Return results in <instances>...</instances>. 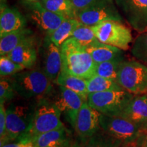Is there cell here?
Returning a JSON list of instances; mask_svg holds the SVG:
<instances>
[{
  "label": "cell",
  "instance_id": "obj_26",
  "mask_svg": "<svg viewBox=\"0 0 147 147\" xmlns=\"http://www.w3.org/2000/svg\"><path fill=\"white\" fill-rule=\"evenodd\" d=\"M123 60H112L96 63L95 75L117 81L119 67Z\"/></svg>",
  "mask_w": 147,
  "mask_h": 147
},
{
  "label": "cell",
  "instance_id": "obj_31",
  "mask_svg": "<svg viewBox=\"0 0 147 147\" xmlns=\"http://www.w3.org/2000/svg\"><path fill=\"white\" fill-rule=\"evenodd\" d=\"M0 137L1 142L6 136V108L5 103H0Z\"/></svg>",
  "mask_w": 147,
  "mask_h": 147
},
{
  "label": "cell",
  "instance_id": "obj_27",
  "mask_svg": "<svg viewBox=\"0 0 147 147\" xmlns=\"http://www.w3.org/2000/svg\"><path fill=\"white\" fill-rule=\"evenodd\" d=\"M71 38H74L84 47H89L97 40L93 30V27L82 23H80L74 31Z\"/></svg>",
  "mask_w": 147,
  "mask_h": 147
},
{
  "label": "cell",
  "instance_id": "obj_37",
  "mask_svg": "<svg viewBox=\"0 0 147 147\" xmlns=\"http://www.w3.org/2000/svg\"><path fill=\"white\" fill-rule=\"evenodd\" d=\"M146 93V94H147V90H146V93Z\"/></svg>",
  "mask_w": 147,
  "mask_h": 147
},
{
  "label": "cell",
  "instance_id": "obj_6",
  "mask_svg": "<svg viewBox=\"0 0 147 147\" xmlns=\"http://www.w3.org/2000/svg\"><path fill=\"white\" fill-rule=\"evenodd\" d=\"M117 82L132 94L145 93L147 90V66L135 61H122Z\"/></svg>",
  "mask_w": 147,
  "mask_h": 147
},
{
  "label": "cell",
  "instance_id": "obj_30",
  "mask_svg": "<svg viewBox=\"0 0 147 147\" xmlns=\"http://www.w3.org/2000/svg\"><path fill=\"white\" fill-rule=\"evenodd\" d=\"M16 94L11 78L1 77L0 80V103L12 100Z\"/></svg>",
  "mask_w": 147,
  "mask_h": 147
},
{
  "label": "cell",
  "instance_id": "obj_18",
  "mask_svg": "<svg viewBox=\"0 0 147 147\" xmlns=\"http://www.w3.org/2000/svg\"><path fill=\"white\" fill-rule=\"evenodd\" d=\"M26 21L15 8L1 6L0 14V37L25 27Z\"/></svg>",
  "mask_w": 147,
  "mask_h": 147
},
{
  "label": "cell",
  "instance_id": "obj_38",
  "mask_svg": "<svg viewBox=\"0 0 147 147\" xmlns=\"http://www.w3.org/2000/svg\"><path fill=\"white\" fill-rule=\"evenodd\" d=\"M34 147H35V146H34Z\"/></svg>",
  "mask_w": 147,
  "mask_h": 147
},
{
  "label": "cell",
  "instance_id": "obj_34",
  "mask_svg": "<svg viewBox=\"0 0 147 147\" xmlns=\"http://www.w3.org/2000/svg\"><path fill=\"white\" fill-rule=\"evenodd\" d=\"M21 1L24 3V4L28 5L35 3H42L44 0H21Z\"/></svg>",
  "mask_w": 147,
  "mask_h": 147
},
{
  "label": "cell",
  "instance_id": "obj_2",
  "mask_svg": "<svg viewBox=\"0 0 147 147\" xmlns=\"http://www.w3.org/2000/svg\"><path fill=\"white\" fill-rule=\"evenodd\" d=\"M62 70L64 72L86 80L95 75L96 63L86 47L69 38L61 46Z\"/></svg>",
  "mask_w": 147,
  "mask_h": 147
},
{
  "label": "cell",
  "instance_id": "obj_13",
  "mask_svg": "<svg viewBox=\"0 0 147 147\" xmlns=\"http://www.w3.org/2000/svg\"><path fill=\"white\" fill-rule=\"evenodd\" d=\"M28 7L29 17L41 30L51 34L61 24L65 17L47 10L41 3L26 5Z\"/></svg>",
  "mask_w": 147,
  "mask_h": 147
},
{
  "label": "cell",
  "instance_id": "obj_24",
  "mask_svg": "<svg viewBox=\"0 0 147 147\" xmlns=\"http://www.w3.org/2000/svg\"><path fill=\"white\" fill-rule=\"evenodd\" d=\"M41 3L47 10L65 18H75L76 10L71 0H44Z\"/></svg>",
  "mask_w": 147,
  "mask_h": 147
},
{
  "label": "cell",
  "instance_id": "obj_4",
  "mask_svg": "<svg viewBox=\"0 0 147 147\" xmlns=\"http://www.w3.org/2000/svg\"><path fill=\"white\" fill-rule=\"evenodd\" d=\"M61 113L54 102L42 98L37 103L34 120L30 130L21 140L31 142L35 137L63 126L61 120Z\"/></svg>",
  "mask_w": 147,
  "mask_h": 147
},
{
  "label": "cell",
  "instance_id": "obj_1",
  "mask_svg": "<svg viewBox=\"0 0 147 147\" xmlns=\"http://www.w3.org/2000/svg\"><path fill=\"white\" fill-rule=\"evenodd\" d=\"M38 102L24 99L9 104L6 108V136L1 146L12 140H21L32 127Z\"/></svg>",
  "mask_w": 147,
  "mask_h": 147
},
{
  "label": "cell",
  "instance_id": "obj_23",
  "mask_svg": "<svg viewBox=\"0 0 147 147\" xmlns=\"http://www.w3.org/2000/svg\"><path fill=\"white\" fill-rule=\"evenodd\" d=\"M82 147H121L123 143L100 129L91 137L83 139ZM124 145V144H123Z\"/></svg>",
  "mask_w": 147,
  "mask_h": 147
},
{
  "label": "cell",
  "instance_id": "obj_33",
  "mask_svg": "<svg viewBox=\"0 0 147 147\" xmlns=\"http://www.w3.org/2000/svg\"><path fill=\"white\" fill-rule=\"evenodd\" d=\"M1 147H34L32 142L25 141H17L14 143H6Z\"/></svg>",
  "mask_w": 147,
  "mask_h": 147
},
{
  "label": "cell",
  "instance_id": "obj_8",
  "mask_svg": "<svg viewBox=\"0 0 147 147\" xmlns=\"http://www.w3.org/2000/svg\"><path fill=\"white\" fill-rule=\"evenodd\" d=\"M97 39L102 43L126 51L132 41L130 29L121 21H106L93 26Z\"/></svg>",
  "mask_w": 147,
  "mask_h": 147
},
{
  "label": "cell",
  "instance_id": "obj_21",
  "mask_svg": "<svg viewBox=\"0 0 147 147\" xmlns=\"http://www.w3.org/2000/svg\"><path fill=\"white\" fill-rule=\"evenodd\" d=\"M56 84L74 91L84 100H87L89 92L87 89V80L86 79L69 75L61 71L57 80Z\"/></svg>",
  "mask_w": 147,
  "mask_h": 147
},
{
  "label": "cell",
  "instance_id": "obj_16",
  "mask_svg": "<svg viewBox=\"0 0 147 147\" xmlns=\"http://www.w3.org/2000/svg\"><path fill=\"white\" fill-rule=\"evenodd\" d=\"M31 142L35 147H71V132L65 126L42 134Z\"/></svg>",
  "mask_w": 147,
  "mask_h": 147
},
{
  "label": "cell",
  "instance_id": "obj_28",
  "mask_svg": "<svg viewBox=\"0 0 147 147\" xmlns=\"http://www.w3.org/2000/svg\"><path fill=\"white\" fill-rule=\"evenodd\" d=\"M131 53L136 59L147 66V30L141 32L134 42Z\"/></svg>",
  "mask_w": 147,
  "mask_h": 147
},
{
  "label": "cell",
  "instance_id": "obj_35",
  "mask_svg": "<svg viewBox=\"0 0 147 147\" xmlns=\"http://www.w3.org/2000/svg\"><path fill=\"white\" fill-rule=\"evenodd\" d=\"M141 147H147V136L145 137L144 140L143 141V144Z\"/></svg>",
  "mask_w": 147,
  "mask_h": 147
},
{
  "label": "cell",
  "instance_id": "obj_25",
  "mask_svg": "<svg viewBox=\"0 0 147 147\" xmlns=\"http://www.w3.org/2000/svg\"><path fill=\"white\" fill-rule=\"evenodd\" d=\"M87 89L89 94L92 93L123 89L115 80L94 75L87 80Z\"/></svg>",
  "mask_w": 147,
  "mask_h": 147
},
{
  "label": "cell",
  "instance_id": "obj_12",
  "mask_svg": "<svg viewBox=\"0 0 147 147\" xmlns=\"http://www.w3.org/2000/svg\"><path fill=\"white\" fill-rule=\"evenodd\" d=\"M42 70H43L53 83H56L62 70L61 48L55 45L48 35L44 40Z\"/></svg>",
  "mask_w": 147,
  "mask_h": 147
},
{
  "label": "cell",
  "instance_id": "obj_19",
  "mask_svg": "<svg viewBox=\"0 0 147 147\" xmlns=\"http://www.w3.org/2000/svg\"><path fill=\"white\" fill-rule=\"evenodd\" d=\"M86 49L96 63L112 60H123V50L102 43L98 40L86 47Z\"/></svg>",
  "mask_w": 147,
  "mask_h": 147
},
{
  "label": "cell",
  "instance_id": "obj_10",
  "mask_svg": "<svg viewBox=\"0 0 147 147\" xmlns=\"http://www.w3.org/2000/svg\"><path fill=\"white\" fill-rule=\"evenodd\" d=\"M102 114L92 108L87 101L79 110L75 123L74 129L82 139L91 137L100 130V121Z\"/></svg>",
  "mask_w": 147,
  "mask_h": 147
},
{
  "label": "cell",
  "instance_id": "obj_5",
  "mask_svg": "<svg viewBox=\"0 0 147 147\" xmlns=\"http://www.w3.org/2000/svg\"><path fill=\"white\" fill-rule=\"evenodd\" d=\"M134 97L125 89L113 90L89 93L87 102L101 114L111 117L121 115Z\"/></svg>",
  "mask_w": 147,
  "mask_h": 147
},
{
  "label": "cell",
  "instance_id": "obj_14",
  "mask_svg": "<svg viewBox=\"0 0 147 147\" xmlns=\"http://www.w3.org/2000/svg\"><path fill=\"white\" fill-rule=\"evenodd\" d=\"M133 27L143 32L147 30V0H117Z\"/></svg>",
  "mask_w": 147,
  "mask_h": 147
},
{
  "label": "cell",
  "instance_id": "obj_36",
  "mask_svg": "<svg viewBox=\"0 0 147 147\" xmlns=\"http://www.w3.org/2000/svg\"><path fill=\"white\" fill-rule=\"evenodd\" d=\"M121 147H137V146H134L133 144H125V145H123V146H121Z\"/></svg>",
  "mask_w": 147,
  "mask_h": 147
},
{
  "label": "cell",
  "instance_id": "obj_15",
  "mask_svg": "<svg viewBox=\"0 0 147 147\" xmlns=\"http://www.w3.org/2000/svg\"><path fill=\"white\" fill-rule=\"evenodd\" d=\"M25 69H30L34 67L38 57L36 39L33 36L27 38L19 45L6 55Z\"/></svg>",
  "mask_w": 147,
  "mask_h": 147
},
{
  "label": "cell",
  "instance_id": "obj_20",
  "mask_svg": "<svg viewBox=\"0 0 147 147\" xmlns=\"http://www.w3.org/2000/svg\"><path fill=\"white\" fill-rule=\"evenodd\" d=\"M33 36L30 29L23 28L8 33L1 36L0 39V55L5 56L27 38Z\"/></svg>",
  "mask_w": 147,
  "mask_h": 147
},
{
  "label": "cell",
  "instance_id": "obj_22",
  "mask_svg": "<svg viewBox=\"0 0 147 147\" xmlns=\"http://www.w3.org/2000/svg\"><path fill=\"white\" fill-rule=\"evenodd\" d=\"M80 23L76 18H65L61 24L51 34L48 35L51 41L59 47L69 38Z\"/></svg>",
  "mask_w": 147,
  "mask_h": 147
},
{
  "label": "cell",
  "instance_id": "obj_3",
  "mask_svg": "<svg viewBox=\"0 0 147 147\" xmlns=\"http://www.w3.org/2000/svg\"><path fill=\"white\" fill-rule=\"evenodd\" d=\"M16 94L24 99L41 97L52 91L51 80L43 70L27 69L10 76Z\"/></svg>",
  "mask_w": 147,
  "mask_h": 147
},
{
  "label": "cell",
  "instance_id": "obj_11",
  "mask_svg": "<svg viewBox=\"0 0 147 147\" xmlns=\"http://www.w3.org/2000/svg\"><path fill=\"white\" fill-rule=\"evenodd\" d=\"M84 102L86 101L78 93L59 86V93L54 103L61 113L65 115L71 125L74 127L79 110Z\"/></svg>",
  "mask_w": 147,
  "mask_h": 147
},
{
  "label": "cell",
  "instance_id": "obj_32",
  "mask_svg": "<svg viewBox=\"0 0 147 147\" xmlns=\"http://www.w3.org/2000/svg\"><path fill=\"white\" fill-rule=\"evenodd\" d=\"M100 0H71L76 12L87 8Z\"/></svg>",
  "mask_w": 147,
  "mask_h": 147
},
{
  "label": "cell",
  "instance_id": "obj_9",
  "mask_svg": "<svg viewBox=\"0 0 147 147\" xmlns=\"http://www.w3.org/2000/svg\"><path fill=\"white\" fill-rule=\"evenodd\" d=\"M75 18L83 25L91 27L106 21H121L113 0H100L87 8L77 11Z\"/></svg>",
  "mask_w": 147,
  "mask_h": 147
},
{
  "label": "cell",
  "instance_id": "obj_17",
  "mask_svg": "<svg viewBox=\"0 0 147 147\" xmlns=\"http://www.w3.org/2000/svg\"><path fill=\"white\" fill-rule=\"evenodd\" d=\"M119 116L131 121L144 132L147 131V94L134 97Z\"/></svg>",
  "mask_w": 147,
  "mask_h": 147
},
{
  "label": "cell",
  "instance_id": "obj_7",
  "mask_svg": "<svg viewBox=\"0 0 147 147\" xmlns=\"http://www.w3.org/2000/svg\"><path fill=\"white\" fill-rule=\"evenodd\" d=\"M100 127L106 133L120 140L124 145H136L144 131L135 123L121 116L102 115Z\"/></svg>",
  "mask_w": 147,
  "mask_h": 147
},
{
  "label": "cell",
  "instance_id": "obj_29",
  "mask_svg": "<svg viewBox=\"0 0 147 147\" xmlns=\"http://www.w3.org/2000/svg\"><path fill=\"white\" fill-rule=\"evenodd\" d=\"M25 68L20 64L10 59L8 56H1L0 58V76L1 77L12 76Z\"/></svg>",
  "mask_w": 147,
  "mask_h": 147
}]
</instances>
